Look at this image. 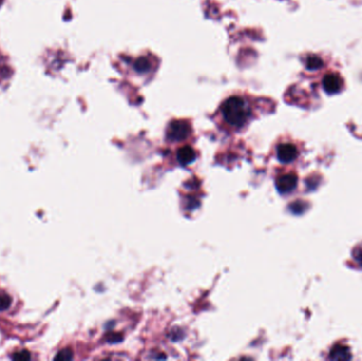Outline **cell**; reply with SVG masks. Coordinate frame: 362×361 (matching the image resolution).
Masks as SVG:
<instances>
[{
  "label": "cell",
  "instance_id": "obj_7",
  "mask_svg": "<svg viewBox=\"0 0 362 361\" xmlns=\"http://www.w3.org/2000/svg\"><path fill=\"white\" fill-rule=\"evenodd\" d=\"M177 159L181 164L187 165L192 163L196 159V152L191 146H183L177 152Z\"/></svg>",
  "mask_w": 362,
  "mask_h": 361
},
{
  "label": "cell",
  "instance_id": "obj_13",
  "mask_svg": "<svg viewBox=\"0 0 362 361\" xmlns=\"http://www.w3.org/2000/svg\"><path fill=\"white\" fill-rule=\"evenodd\" d=\"M12 359H13V360L26 361V360L31 359V355H30V353L28 351H20V352H18V353L14 354L13 357H12Z\"/></svg>",
  "mask_w": 362,
  "mask_h": 361
},
{
  "label": "cell",
  "instance_id": "obj_5",
  "mask_svg": "<svg viewBox=\"0 0 362 361\" xmlns=\"http://www.w3.org/2000/svg\"><path fill=\"white\" fill-rule=\"evenodd\" d=\"M323 88L328 95H335L339 93L342 88V79L335 73H329L323 78Z\"/></svg>",
  "mask_w": 362,
  "mask_h": 361
},
{
  "label": "cell",
  "instance_id": "obj_1",
  "mask_svg": "<svg viewBox=\"0 0 362 361\" xmlns=\"http://www.w3.org/2000/svg\"><path fill=\"white\" fill-rule=\"evenodd\" d=\"M223 119L233 128H241L247 123L250 117L248 103L241 96H230L220 108Z\"/></svg>",
  "mask_w": 362,
  "mask_h": 361
},
{
  "label": "cell",
  "instance_id": "obj_4",
  "mask_svg": "<svg viewBox=\"0 0 362 361\" xmlns=\"http://www.w3.org/2000/svg\"><path fill=\"white\" fill-rule=\"evenodd\" d=\"M277 155L281 162L290 163L297 159L298 150L291 143H282L278 146Z\"/></svg>",
  "mask_w": 362,
  "mask_h": 361
},
{
  "label": "cell",
  "instance_id": "obj_10",
  "mask_svg": "<svg viewBox=\"0 0 362 361\" xmlns=\"http://www.w3.org/2000/svg\"><path fill=\"white\" fill-rule=\"evenodd\" d=\"M12 304V299L8 295H1L0 296V311L7 310L10 308Z\"/></svg>",
  "mask_w": 362,
  "mask_h": 361
},
{
  "label": "cell",
  "instance_id": "obj_12",
  "mask_svg": "<svg viewBox=\"0 0 362 361\" xmlns=\"http://www.w3.org/2000/svg\"><path fill=\"white\" fill-rule=\"evenodd\" d=\"M72 357H73V355H72V352L70 351V350H67V348H66V350H63V351H60L57 355V356H55V360H63V361H66V360H70V359H72Z\"/></svg>",
  "mask_w": 362,
  "mask_h": 361
},
{
  "label": "cell",
  "instance_id": "obj_14",
  "mask_svg": "<svg viewBox=\"0 0 362 361\" xmlns=\"http://www.w3.org/2000/svg\"><path fill=\"white\" fill-rule=\"evenodd\" d=\"M353 256L355 261L357 262L360 266H362V248L356 249L353 253Z\"/></svg>",
  "mask_w": 362,
  "mask_h": 361
},
{
  "label": "cell",
  "instance_id": "obj_6",
  "mask_svg": "<svg viewBox=\"0 0 362 361\" xmlns=\"http://www.w3.org/2000/svg\"><path fill=\"white\" fill-rule=\"evenodd\" d=\"M329 358L331 360H349L352 358V355L347 346L337 344L331 348Z\"/></svg>",
  "mask_w": 362,
  "mask_h": 361
},
{
  "label": "cell",
  "instance_id": "obj_11",
  "mask_svg": "<svg viewBox=\"0 0 362 361\" xmlns=\"http://www.w3.org/2000/svg\"><path fill=\"white\" fill-rule=\"evenodd\" d=\"M305 203L303 201H296L290 205V211L294 214H302L305 211Z\"/></svg>",
  "mask_w": 362,
  "mask_h": 361
},
{
  "label": "cell",
  "instance_id": "obj_9",
  "mask_svg": "<svg viewBox=\"0 0 362 361\" xmlns=\"http://www.w3.org/2000/svg\"><path fill=\"white\" fill-rule=\"evenodd\" d=\"M323 65H324L323 60L320 57H316V55H311V57H309L307 60H306V68L308 70H318L322 68Z\"/></svg>",
  "mask_w": 362,
  "mask_h": 361
},
{
  "label": "cell",
  "instance_id": "obj_3",
  "mask_svg": "<svg viewBox=\"0 0 362 361\" xmlns=\"http://www.w3.org/2000/svg\"><path fill=\"white\" fill-rule=\"evenodd\" d=\"M298 186V176L296 174L281 175L275 181V187L281 194L291 193Z\"/></svg>",
  "mask_w": 362,
  "mask_h": 361
},
{
  "label": "cell",
  "instance_id": "obj_8",
  "mask_svg": "<svg viewBox=\"0 0 362 361\" xmlns=\"http://www.w3.org/2000/svg\"><path fill=\"white\" fill-rule=\"evenodd\" d=\"M133 68L137 72L142 73V75H143V73H146L147 71H150V69L152 68V63H151V60L147 58L146 57H139L136 60V62H134Z\"/></svg>",
  "mask_w": 362,
  "mask_h": 361
},
{
  "label": "cell",
  "instance_id": "obj_2",
  "mask_svg": "<svg viewBox=\"0 0 362 361\" xmlns=\"http://www.w3.org/2000/svg\"><path fill=\"white\" fill-rule=\"evenodd\" d=\"M190 133H191V126L187 121L181 120L171 122L167 131L168 139L170 141L174 142H179L187 139L190 136Z\"/></svg>",
  "mask_w": 362,
  "mask_h": 361
}]
</instances>
